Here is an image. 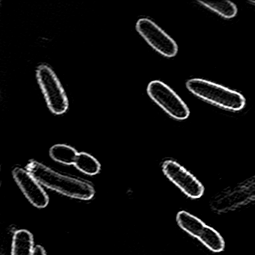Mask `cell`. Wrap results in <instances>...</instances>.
<instances>
[{
  "label": "cell",
  "instance_id": "obj_1",
  "mask_svg": "<svg viewBox=\"0 0 255 255\" xmlns=\"http://www.w3.org/2000/svg\"><path fill=\"white\" fill-rule=\"evenodd\" d=\"M26 169L42 186L65 196L79 200H90L95 196V189L89 182L61 174L38 161H30Z\"/></svg>",
  "mask_w": 255,
  "mask_h": 255
},
{
  "label": "cell",
  "instance_id": "obj_2",
  "mask_svg": "<svg viewBox=\"0 0 255 255\" xmlns=\"http://www.w3.org/2000/svg\"><path fill=\"white\" fill-rule=\"evenodd\" d=\"M186 86L197 98L223 110L238 112L246 106V98L240 92L209 80L191 79Z\"/></svg>",
  "mask_w": 255,
  "mask_h": 255
},
{
  "label": "cell",
  "instance_id": "obj_3",
  "mask_svg": "<svg viewBox=\"0 0 255 255\" xmlns=\"http://www.w3.org/2000/svg\"><path fill=\"white\" fill-rule=\"evenodd\" d=\"M255 202V174L234 186L225 188L210 200L212 211L231 213Z\"/></svg>",
  "mask_w": 255,
  "mask_h": 255
},
{
  "label": "cell",
  "instance_id": "obj_4",
  "mask_svg": "<svg viewBox=\"0 0 255 255\" xmlns=\"http://www.w3.org/2000/svg\"><path fill=\"white\" fill-rule=\"evenodd\" d=\"M176 221L183 231L195 237L209 250L215 253L223 252L225 247L223 237L199 218L186 210H181L177 213Z\"/></svg>",
  "mask_w": 255,
  "mask_h": 255
},
{
  "label": "cell",
  "instance_id": "obj_5",
  "mask_svg": "<svg viewBox=\"0 0 255 255\" xmlns=\"http://www.w3.org/2000/svg\"><path fill=\"white\" fill-rule=\"evenodd\" d=\"M37 79L50 111L56 115L64 114L69 103L63 87L53 70L45 65L37 69Z\"/></svg>",
  "mask_w": 255,
  "mask_h": 255
},
{
  "label": "cell",
  "instance_id": "obj_6",
  "mask_svg": "<svg viewBox=\"0 0 255 255\" xmlns=\"http://www.w3.org/2000/svg\"><path fill=\"white\" fill-rule=\"evenodd\" d=\"M150 98L168 116L176 120H186L190 114L184 101L169 86L159 80L150 82L147 86Z\"/></svg>",
  "mask_w": 255,
  "mask_h": 255
},
{
  "label": "cell",
  "instance_id": "obj_7",
  "mask_svg": "<svg viewBox=\"0 0 255 255\" xmlns=\"http://www.w3.org/2000/svg\"><path fill=\"white\" fill-rule=\"evenodd\" d=\"M162 171L167 178L191 199H198L204 195L205 189L201 182L186 168L173 159L162 164Z\"/></svg>",
  "mask_w": 255,
  "mask_h": 255
},
{
  "label": "cell",
  "instance_id": "obj_8",
  "mask_svg": "<svg viewBox=\"0 0 255 255\" xmlns=\"http://www.w3.org/2000/svg\"><path fill=\"white\" fill-rule=\"evenodd\" d=\"M136 29L147 44L159 54L168 58L177 54V43L150 19H139L136 23Z\"/></svg>",
  "mask_w": 255,
  "mask_h": 255
},
{
  "label": "cell",
  "instance_id": "obj_9",
  "mask_svg": "<svg viewBox=\"0 0 255 255\" xmlns=\"http://www.w3.org/2000/svg\"><path fill=\"white\" fill-rule=\"evenodd\" d=\"M13 177L28 201L37 208H44L49 204V197L42 185L27 169L17 167Z\"/></svg>",
  "mask_w": 255,
  "mask_h": 255
},
{
  "label": "cell",
  "instance_id": "obj_10",
  "mask_svg": "<svg viewBox=\"0 0 255 255\" xmlns=\"http://www.w3.org/2000/svg\"><path fill=\"white\" fill-rule=\"evenodd\" d=\"M33 236L27 230H19L13 237L11 255H33Z\"/></svg>",
  "mask_w": 255,
  "mask_h": 255
},
{
  "label": "cell",
  "instance_id": "obj_11",
  "mask_svg": "<svg viewBox=\"0 0 255 255\" xmlns=\"http://www.w3.org/2000/svg\"><path fill=\"white\" fill-rule=\"evenodd\" d=\"M198 3L225 19L234 18L238 11L237 5L228 0H224L221 2H210L206 0H198Z\"/></svg>",
  "mask_w": 255,
  "mask_h": 255
},
{
  "label": "cell",
  "instance_id": "obj_12",
  "mask_svg": "<svg viewBox=\"0 0 255 255\" xmlns=\"http://www.w3.org/2000/svg\"><path fill=\"white\" fill-rule=\"evenodd\" d=\"M78 153L74 147L67 144H56L50 150V156L53 160L64 165H74Z\"/></svg>",
  "mask_w": 255,
  "mask_h": 255
},
{
  "label": "cell",
  "instance_id": "obj_13",
  "mask_svg": "<svg viewBox=\"0 0 255 255\" xmlns=\"http://www.w3.org/2000/svg\"><path fill=\"white\" fill-rule=\"evenodd\" d=\"M76 168L88 175H95L101 171V164L92 155L84 152L78 153L75 162Z\"/></svg>",
  "mask_w": 255,
  "mask_h": 255
},
{
  "label": "cell",
  "instance_id": "obj_14",
  "mask_svg": "<svg viewBox=\"0 0 255 255\" xmlns=\"http://www.w3.org/2000/svg\"><path fill=\"white\" fill-rule=\"evenodd\" d=\"M47 255L44 248L41 246H36L34 249L33 255Z\"/></svg>",
  "mask_w": 255,
  "mask_h": 255
},
{
  "label": "cell",
  "instance_id": "obj_15",
  "mask_svg": "<svg viewBox=\"0 0 255 255\" xmlns=\"http://www.w3.org/2000/svg\"><path fill=\"white\" fill-rule=\"evenodd\" d=\"M249 3L252 4V5H255V0H250V1H249Z\"/></svg>",
  "mask_w": 255,
  "mask_h": 255
}]
</instances>
